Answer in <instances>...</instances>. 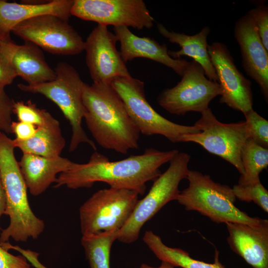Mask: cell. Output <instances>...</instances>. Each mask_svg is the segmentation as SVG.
<instances>
[{
  "instance_id": "6da1fadb",
  "label": "cell",
  "mask_w": 268,
  "mask_h": 268,
  "mask_svg": "<svg viewBox=\"0 0 268 268\" xmlns=\"http://www.w3.org/2000/svg\"><path fill=\"white\" fill-rule=\"evenodd\" d=\"M179 152L177 149L160 151L149 148L141 154L111 161L95 151L87 163L73 162L68 169L60 173L54 187L77 189L104 182L111 188L129 189L142 195L145 192L146 183L154 181L161 174L160 167L169 162Z\"/></svg>"
},
{
  "instance_id": "7a4b0ae2",
  "label": "cell",
  "mask_w": 268,
  "mask_h": 268,
  "mask_svg": "<svg viewBox=\"0 0 268 268\" xmlns=\"http://www.w3.org/2000/svg\"><path fill=\"white\" fill-rule=\"evenodd\" d=\"M82 100L87 127L100 146L122 154L138 148L140 133L111 83H85Z\"/></svg>"
},
{
  "instance_id": "3957f363",
  "label": "cell",
  "mask_w": 268,
  "mask_h": 268,
  "mask_svg": "<svg viewBox=\"0 0 268 268\" xmlns=\"http://www.w3.org/2000/svg\"><path fill=\"white\" fill-rule=\"evenodd\" d=\"M13 139L0 132V176L6 198L4 214L8 226L0 235V243L12 239L18 242L36 239L45 228L44 221L33 212L29 203L27 188L15 154Z\"/></svg>"
},
{
  "instance_id": "277c9868",
  "label": "cell",
  "mask_w": 268,
  "mask_h": 268,
  "mask_svg": "<svg viewBox=\"0 0 268 268\" xmlns=\"http://www.w3.org/2000/svg\"><path fill=\"white\" fill-rule=\"evenodd\" d=\"M54 79L36 84L20 83L22 91L41 94L55 103L68 121L72 131L68 150L73 152L81 143L88 144L95 151V143L87 135L82 126L85 109L82 95L85 83L71 65L59 62L54 69Z\"/></svg>"
},
{
  "instance_id": "5b68a950",
  "label": "cell",
  "mask_w": 268,
  "mask_h": 268,
  "mask_svg": "<svg viewBox=\"0 0 268 268\" xmlns=\"http://www.w3.org/2000/svg\"><path fill=\"white\" fill-rule=\"evenodd\" d=\"M188 187L180 191L176 201L186 210H193L217 223H241L260 224L264 219L249 216L235 205L236 198L232 189L212 180L209 175L189 170Z\"/></svg>"
},
{
  "instance_id": "8992f818",
  "label": "cell",
  "mask_w": 268,
  "mask_h": 268,
  "mask_svg": "<svg viewBox=\"0 0 268 268\" xmlns=\"http://www.w3.org/2000/svg\"><path fill=\"white\" fill-rule=\"evenodd\" d=\"M190 155L179 152L170 161L167 169L154 181L144 198L138 200L132 214L117 232V240L126 244L136 241L143 225L166 204L176 200L180 191L181 181L186 179Z\"/></svg>"
},
{
  "instance_id": "52a82bcc",
  "label": "cell",
  "mask_w": 268,
  "mask_h": 268,
  "mask_svg": "<svg viewBox=\"0 0 268 268\" xmlns=\"http://www.w3.org/2000/svg\"><path fill=\"white\" fill-rule=\"evenodd\" d=\"M111 84L123 101L128 112L140 134L160 135L173 143L182 142L184 135L199 133L196 125L186 126L168 120L157 113L145 96L144 82L133 77H118Z\"/></svg>"
},
{
  "instance_id": "ba28073f",
  "label": "cell",
  "mask_w": 268,
  "mask_h": 268,
  "mask_svg": "<svg viewBox=\"0 0 268 268\" xmlns=\"http://www.w3.org/2000/svg\"><path fill=\"white\" fill-rule=\"evenodd\" d=\"M138 200V194L129 189L110 187L97 191L79 208L82 235L118 232L129 219Z\"/></svg>"
},
{
  "instance_id": "9c48e42d",
  "label": "cell",
  "mask_w": 268,
  "mask_h": 268,
  "mask_svg": "<svg viewBox=\"0 0 268 268\" xmlns=\"http://www.w3.org/2000/svg\"><path fill=\"white\" fill-rule=\"evenodd\" d=\"M194 125L201 132L184 135L182 142H193L200 145L208 152L231 163L241 175L243 174L241 151L249 137L246 121L221 123L209 108L201 113V118Z\"/></svg>"
},
{
  "instance_id": "30bf717a",
  "label": "cell",
  "mask_w": 268,
  "mask_h": 268,
  "mask_svg": "<svg viewBox=\"0 0 268 268\" xmlns=\"http://www.w3.org/2000/svg\"><path fill=\"white\" fill-rule=\"evenodd\" d=\"M182 77L175 86L163 90L157 99L159 106L171 114L201 113L209 108L213 99L221 94L218 83L209 79L202 67L194 60Z\"/></svg>"
},
{
  "instance_id": "8fae6325",
  "label": "cell",
  "mask_w": 268,
  "mask_h": 268,
  "mask_svg": "<svg viewBox=\"0 0 268 268\" xmlns=\"http://www.w3.org/2000/svg\"><path fill=\"white\" fill-rule=\"evenodd\" d=\"M16 36L52 54L75 55L84 50V41L67 21L53 15L36 16L12 30Z\"/></svg>"
},
{
  "instance_id": "7c38bea8",
  "label": "cell",
  "mask_w": 268,
  "mask_h": 268,
  "mask_svg": "<svg viewBox=\"0 0 268 268\" xmlns=\"http://www.w3.org/2000/svg\"><path fill=\"white\" fill-rule=\"evenodd\" d=\"M71 15L100 25L139 30L151 28L154 21L142 0H74Z\"/></svg>"
},
{
  "instance_id": "4fadbf2b",
  "label": "cell",
  "mask_w": 268,
  "mask_h": 268,
  "mask_svg": "<svg viewBox=\"0 0 268 268\" xmlns=\"http://www.w3.org/2000/svg\"><path fill=\"white\" fill-rule=\"evenodd\" d=\"M116 36L108 26L98 24L84 41L86 63L93 83H111L131 74L116 48Z\"/></svg>"
},
{
  "instance_id": "5bb4252c",
  "label": "cell",
  "mask_w": 268,
  "mask_h": 268,
  "mask_svg": "<svg viewBox=\"0 0 268 268\" xmlns=\"http://www.w3.org/2000/svg\"><path fill=\"white\" fill-rule=\"evenodd\" d=\"M208 52L221 90L219 102L244 114L253 109L251 82L237 67L227 46L213 42Z\"/></svg>"
},
{
  "instance_id": "9a60e30c",
  "label": "cell",
  "mask_w": 268,
  "mask_h": 268,
  "mask_svg": "<svg viewBox=\"0 0 268 268\" xmlns=\"http://www.w3.org/2000/svg\"><path fill=\"white\" fill-rule=\"evenodd\" d=\"M234 37L238 43L244 70L259 86L268 100V51L264 47L257 28L248 13L235 22Z\"/></svg>"
},
{
  "instance_id": "2e32d148",
  "label": "cell",
  "mask_w": 268,
  "mask_h": 268,
  "mask_svg": "<svg viewBox=\"0 0 268 268\" xmlns=\"http://www.w3.org/2000/svg\"><path fill=\"white\" fill-rule=\"evenodd\" d=\"M0 52L7 57L17 76L26 84H38L56 77L54 69L46 62L40 48L30 42L17 45L10 36L0 34Z\"/></svg>"
},
{
  "instance_id": "e0dca14e",
  "label": "cell",
  "mask_w": 268,
  "mask_h": 268,
  "mask_svg": "<svg viewBox=\"0 0 268 268\" xmlns=\"http://www.w3.org/2000/svg\"><path fill=\"white\" fill-rule=\"evenodd\" d=\"M231 250L253 268H268V220L258 225L225 223Z\"/></svg>"
},
{
  "instance_id": "ac0fdd59",
  "label": "cell",
  "mask_w": 268,
  "mask_h": 268,
  "mask_svg": "<svg viewBox=\"0 0 268 268\" xmlns=\"http://www.w3.org/2000/svg\"><path fill=\"white\" fill-rule=\"evenodd\" d=\"M113 30L120 43L121 56L126 64L135 58L148 59L171 68L181 76L190 64L185 59L171 58L164 43L161 45L153 38L137 36L127 27H114Z\"/></svg>"
},
{
  "instance_id": "d6986e66",
  "label": "cell",
  "mask_w": 268,
  "mask_h": 268,
  "mask_svg": "<svg viewBox=\"0 0 268 268\" xmlns=\"http://www.w3.org/2000/svg\"><path fill=\"white\" fill-rule=\"evenodd\" d=\"M74 0H53L44 2H8L0 0V34L10 36L17 25L32 18L53 15L68 21Z\"/></svg>"
},
{
  "instance_id": "ffe728a7",
  "label": "cell",
  "mask_w": 268,
  "mask_h": 268,
  "mask_svg": "<svg viewBox=\"0 0 268 268\" xmlns=\"http://www.w3.org/2000/svg\"><path fill=\"white\" fill-rule=\"evenodd\" d=\"M73 162L61 156L49 158L23 153L18 162L27 189L34 196L43 193L56 182L58 175L67 171Z\"/></svg>"
},
{
  "instance_id": "44dd1931",
  "label": "cell",
  "mask_w": 268,
  "mask_h": 268,
  "mask_svg": "<svg viewBox=\"0 0 268 268\" xmlns=\"http://www.w3.org/2000/svg\"><path fill=\"white\" fill-rule=\"evenodd\" d=\"M157 27L162 36L170 42L177 44L181 47L179 51H168L171 58L180 59L182 56H186L192 58L202 67L209 79L218 82L208 52L207 38L210 31L208 26L204 27L199 33L193 35L169 31L161 23H158Z\"/></svg>"
},
{
  "instance_id": "7402d4cb",
  "label": "cell",
  "mask_w": 268,
  "mask_h": 268,
  "mask_svg": "<svg viewBox=\"0 0 268 268\" xmlns=\"http://www.w3.org/2000/svg\"><path fill=\"white\" fill-rule=\"evenodd\" d=\"M15 148L23 153H29L45 157H56L61 154L66 145L59 122L37 127L35 135L26 140L13 139Z\"/></svg>"
},
{
  "instance_id": "603a6c76",
  "label": "cell",
  "mask_w": 268,
  "mask_h": 268,
  "mask_svg": "<svg viewBox=\"0 0 268 268\" xmlns=\"http://www.w3.org/2000/svg\"><path fill=\"white\" fill-rule=\"evenodd\" d=\"M144 243L161 261L167 262L174 267L182 268H225L219 259V251L215 250L213 263H207L191 257L189 254L180 248H172L165 245L161 238L151 230L146 231L143 237Z\"/></svg>"
},
{
  "instance_id": "cb8c5ba5",
  "label": "cell",
  "mask_w": 268,
  "mask_h": 268,
  "mask_svg": "<svg viewBox=\"0 0 268 268\" xmlns=\"http://www.w3.org/2000/svg\"><path fill=\"white\" fill-rule=\"evenodd\" d=\"M240 156L244 173L238 184L246 186L261 182L259 175L268 166V149L248 138L242 147Z\"/></svg>"
},
{
  "instance_id": "d4e9b609",
  "label": "cell",
  "mask_w": 268,
  "mask_h": 268,
  "mask_svg": "<svg viewBox=\"0 0 268 268\" xmlns=\"http://www.w3.org/2000/svg\"><path fill=\"white\" fill-rule=\"evenodd\" d=\"M117 232L104 231L82 236L81 243L90 268H110L111 249Z\"/></svg>"
},
{
  "instance_id": "484cf974",
  "label": "cell",
  "mask_w": 268,
  "mask_h": 268,
  "mask_svg": "<svg viewBox=\"0 0 268 268\" xmlns=\"http://www.w3.org/2000/svg\"><path fill=\"white\" fill-rule=\"evenodd\" d=\"M13 113L18 121L30 123L36 128L52 124L57 120L45 109L38 107L31 100L14 102Z\"/></svg>"
},
{
  "instance_id": "4316f807",
  "label": "cell",
  "mask_w": 268,
  "mask_h": 268,
  "mask_svg": "<svg viewBox=\"0 0 268 268\" xmlns=\"http://www.w3.org/2000/svg\"><path fill=\"white\" fill-rule=\"evenodd\" d=\"M232 189L236 199L247 202L253 201L268 212V191L261 182L246 186L237 184Z\"/></svg>"
},
{
  "instance_id": "83f0119b",
  "label": "cell",
  "mask_w": 268,
  "mask_h": 268,
  "mask_svg": "<svg viewBox=\"0 0 268 268\" xmlns=\"http://www.w3.org/2000/svg\"><path fill=\"white\" fill-rule=\"evenodd\" d=\"M247 124L249 138L261 146L268 147V121L253 109L244 114Z\"/></svg>"
},
{
  "instance_id": "f1b7e54d",
  "label": "cell",
  "mask_w": 268,
  "mask_h": 268,
  "mask_svg": "<svg viewBox=\"0 0 268 268\" xmlns=\"http://www.w3.org/2000/svg\"><path fill=\"white\" fill-rule=\"evenodd\" d=\"M252 17L266 49L268 51V6L262 4L247 12Z\"/></svg>"
},
{
  "instance_id": "f546056e",
  "label": "cell",
  "mask_w": 268,
  "mask_h": 268,
  "mask_svg": "<svg viewBox=\"0 0 268 268\" xmlns=\"http://www.w3.org/2000/svg\"><path fill=\"white\" fill-rule=\"evenodd\" d=\"M5 87L0 85V132L12 134L11 125L14 101L7 95Z\"/></svg>"
},
{
  "instance_id": "4dcf8cb0",
  "label": "cell",
  "mask_w": 268,
  "mask_h": 268,
  "mask_svg": "<svg viewBox=\"0 0 268 268\" xmlns=\"http://www.w3.org/2000/svg\"><path fill=\"white\" fill-rule=\"evenodd\" d=\"M31 265L22 256L13 255L0 245V268H30Z\"/></svg>"
},
{
  "instance_id": "1f68e13d",
  "label": "cell",
  "mask_w": 268,
  "mask_h": 268,
  "mask_svg": "<svg viewBox=\"0 0 268 268\" xmlns=\"http://www.w3.org/2000/svg\"><path fill=\"white\" fill-rule=\"evenodd\" d=\"M17 74L7 57L0 52V85L10 84Z\"/></svg>"
},
{
  "instance_id": "d6a6232c",
  "label": "cell",
  "mask_w": 268,
  "mask_h": 268,
  "mask_svg": "<svg viewBox=\"0 0 268 268\" xmlns=\"http://www.w3.org/2000/svg\"><path fill=\"white\" fill-rule=\"evenodd\" d=\"M37 128L33 125L22 121H12L11 125L12 134L19 140H26L32 137L35 134Z\"/></svg>"
},
{
  "instance_id": "836d02e7",
  "label": "cell",
  "mask_w": 268,
  "mask_h": 268,
  "mask_svg": "<svg viewBox=\"0 0 268 268\" xmlns=\"http://www.w3.org/2000/svg\"><path fill=\"white\" fill-rule=\"evenodd\" d=\"M7 248L8 250H14L19 253L27 260L31 266L35 268H48L40 262L38 258L39 253L35 251L26 250L10 243L8 245Z\"/></svg>"
},
{
  "instance_id": "e575fe53",
  "label": "cell",
  "mask_w": 268,
  "mask_h": 268,
  "mask_svg": "<svg viewBox=\"0 0 268 268\" xmlns=\"http://www.w3.org/2000/svg\"><path fill=\"white\" fill-rule=\"evenodd\" d=\"M6 208V198L0 176V217L4 214ZM1 233L0 227V235Z\"/></svg>"
},
{
  "instance_id": "d590c367",
  "label": "cell",
  "mask_w": 268,
  "mask_h": 268,
  "mask_svg": "<svg viewBox=\"0 0 268 268\" xmlns=\"http://www.w3.org/2000/svg\"><path fill=\"white\" fill-rule=\"evenodd\" d=\"M140 268H175L171 264L164 261H161L160 265L158 267H153L146 264H142Z\"/></svg>"
}]
</instances>
